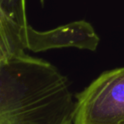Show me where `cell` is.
<instances>
[{
  "label": "cell",
  "mask_w": 124,
  "mask_h": 124,
  "mask_svg": "<svg viewBox=\"0 0 124 124\" xmlns=\"http://www.w3.org/2000/svg\"><path fill=\"white\" fill-rule=\"evenodd\" d=\"M73 124H124V67L101 74L76 95Z\"/></svg>",
  "instance_id": "6da1fadb"
},
{
  "label": "cell",
  "mask_w": 124,
  "mask_h": 124,
  "mask_svg": "<svg viewBox=\"0 0 124 124\" xmlns=\"http://www.w3.org/2000/svg\"><path fill=\"white\" fill-rule=\"evenodd\" d=\"M35 31L28 25L26 0H0V64L25 53Z\"/></svg>",
  "instance_id": "7a4b0ae2"
},
{
  "label": "cell",
  "mask_w": 124,
  "mask_h": 124,
  "mask_svg": "<svg viewBox=\"0 0 124 124\" xmlns=\"http://www.w3.org/2000/svg\"><path fill=\"white\" fill-rule=\"evenodd\" d=\"M100 42L93 26L85 20H79L60 26L52 31H36L29 50L34 52L62 47L95 51Z\"/></svg>",
  "instance_id": "3957f363"
}]
</instances>
